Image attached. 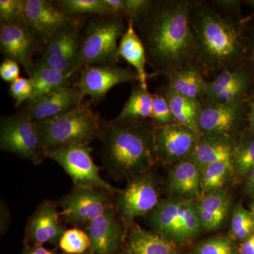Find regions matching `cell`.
I'll list each match as a JSON object with an SVG mask.
<instances>
[{"label": "cell", "instance_id": "6da1fadb", "mask_svg": "<svg viewBox=\"0 0 254 254\" xmlns=\"http://www.w3.org/2000/svg\"><path fill=\"white\" fill-rule=\"evenodd\" d=\"M191 6L190 0H153L131 21L145 47L147 63L157 74L166 76L195 66Z\"/></svg>", "mask_w": 254, "mask_h": 254}, {"label": "cell", "instance_id": "7a4b0ae2", "mask_svg": "<svg viewBox=\"0 0 254 254\" xmlns=\"http://www.w3.org/2000/svg\"><path fill=\"white\" fill-rule=\"evenodd\" d=\"M190 23L195 43V66L203 76L242 66L247 43L242 22L204 1H192Z\"/></svg>", "mask_w": 254, "mask_h": 254}, {"label": "cell", "instance_id": "3957f363", "mask_svg": "<svg viewBox=\"0 0 254 254\" xmlns=\"http://www.w3.org/2000/svg\"><path fill=\"white\" fill-rule=\"evenodd\" d=\"M155 125L150 120L123 121L114 119L104 126L100 156L105 168L120 177H133L148 171L157 158Z\"/></svg>", "mask_w": 254, "mask_h": 254}, {"label": "cell", "instance_id": "277c9868", "mask_svg": "<svg viewBox=\"0 0 254 254\" xmlns=\"http://www.w3.org/2000/svg\"><path fill=\"white\" fill-rule=\"evenodd\" d=\"M123 16L92 15L85 18L81 30L78 71L91 65L117 64L120 41L128 27Z\"/></svg>", "mask_w": 254, "mask_h": 254}, {"label": "cell", "instance_id": "5b68a950", "mask_svg": "<svg viewBox=\"0 0 254 254\" xmlns=\"http://www.w3.org/2000/svg\"><path fill=\"white\" fill-rule=\"evenodd\" d=\"M36 123L45 151L65 145H89L99 139L104 128L99 115L83 103L55 118Z\"/></svg>", "mask_w": 254, "mask_h": 254}, {"label": "cell", "instance_id": "8992f818", "mask_svg": "<svg viewBox=\"0 0 254 254\" xmlns=\"http://www.w3.org/2000/svg\"><path fill=\"white\" fill-rule=\"evenodd\" d=\"M88 145H69L50 148L45 157L58 164L72 180L75 188H89L111 193L115 189L100 176Z\"/></svg>", "mask_w": 254, "mask_h": 254}, {"label": "cell", "instance_id": "52a82bcc", "mask_svg": "<svg viewBox=\"0 0 254 254\" xmlns=\"http://www.w3.org/2000/svg\"><path fill=\"white\" fill-rule=\"evenodd\" d=\"M0 148L34 165L41 163L46 158L37 123L21 112L1 119Z\"/></svg>", "mask_w": 254, "mask_h": 254}, {"label": "cell", "instance_id": "ba28073f", "mask_svg": "<svg viewBox=\"0 0 254 254\" xmlns=\"http://www.w3.org/2000/svg\"><path fill=\"white\" fill-rule=\"evenodd\" d=\"M108 192L89 188H75L58 202L61 207L60 216L74 227L88 224L113 208Z\"/></svg>", "mask_w": 254, "mask_h": 254}, {"label": "cell", "instance_id": "9c48e42d", "mask_svg": "<svg viewBox=\"0 0 254 254\" xmlns=\"http://www.w3.org/2000/svg\"><path fill=\"white\" fill-rule=\"evenodd\" d=\"M248 115L245 100L232 103H203L198 119V131L200 136L225 135L233 138Z\"/></svg>", "mask_w": 254, "mask_h": 254}, {"label": "cell", "instance_id": "30bf717a", "mask_svg": "<svg viewBox=\"0 0 254 254\" xmlns=\"http://www.w3.org/2000/svg\"><path fill=\"white\" fill-rule=\"evenodd\" d=\"M81 76L75 86L84 98L90 97L93 101H101L108 92L118 84L138 81L136 71L131 67L123 68L118 64L86 66L80 69Z\"/></svg>", "mask_w": 254, "mask_h": 254}, {"label": "cell", "instance_id": "8fae6325", "mask_svg": "<svg viewBox=\"0 0 254 254\" xmlns=\"http://www.w3.org/2000/svg\"><path fill=\"white\" fill-rule=\"evenodd\" d=\"M158 203V187L148 171L131 178L117 200L120 216L127 222L151 213Z\"/></svg>", "mask_w": 254, "mask_h": 254}, {"label": "cell", "instance_id": "7c38bea8", "mask_svg": "<svg viewBox=\"0 0 254 254\" xmlns=\"http://www.w3.org/2000/svg\"><path fill=\"white\" fill-rule=\"evenodd\" d=\"M43 43L24 23H0V51L5 59L16 62L31 76L34 56L42 51Z\"/></svg>", "mask_w": 254, "mask_h": 254}, {"label": "cell", "instance_id": "4fadbf2b", "mask_svg": "<svg viewBox=\"0 0 254 254\" xmlns=\"http://www.w3.org/2000/svg\"><path fill=\"white\" fill-rule=\"evenodd\" d=\"M200 136L190 128L178 123L155 126L157 158L168 163H175L190 158Z\"/></svg>", "mask_w": 254, "mask_h": 254}, {"label": "cell", "instance_id": "5bb4252c", "mask_svg": "<svg viewBox=\"0 0 254 254\" xmlns=\"http://www.w3.org/2000/svg\"><path fill=\"white\" fill-rule=\"evenodd\" d=\"M22 6L23 23L36 34L42 43L60 28L79 18L65 14L53 1L22 0Z\"/></svg>", "mask_w": 254, "mask_h": 254}, {"label": "cell", "instance_id": "9a60e30c", "mask_svg": "<svg viewBox=\"0 0 254 254\" xmlns=\"http://www.w3.org/2000/svg\"><path fill=\"white\" fill-rule=\"evenodd\" d=\"M60 213L56 205L45 200L38 205L30 218L26 229L27 246L58 245L65 229L60 222Z\"/></svg>", "mask_w": 254, "mask_h": 254}, {"label": "cell", "instance_id": "2e32d148", "mask_svg": "<svg viewBox=\"0 0 254 254\" xmlns=\"http://www.w3.org/2000/svg\"><path fill=\"white\" fill-rule=\"evenodd\" d=\"M81 91L74 84L62 88L27 104L21 113L35 123L50 120L83 103Z\"/></svg>", "mask_w": 254, "mask_h": 254}, {"label": "cell", "instance_id": "e0dca14e", "mask_svg": "<svg viewBox=\"0 0 254 254\" xmlns=\"http://www.w3.org/2000/svg\"><path fill=\"white\" fill-rule=\"evenodd\" d=\"M86 232L91 242L90 250L95 254H116L124 237L122 225L113 208L88 224Z\"/></svg>", "mask_w": 254, "mask_h": 254}, {"label": "cell", "instance_id": "ac0fdd59", "mask_svg": "<svg viewBox=\"0 0 254 254\" xmlns=\"http://www.w3.org/2000/svg\"><path fill=\"white\" fill-rule=\"evenodd\" d=\"M200 169L190 158L174 163L168 180L170 193L182 199L193 200L201 195Z\"/></svg>", "mask_w": 254, "mask_h": 254}, {"label": "cell", "instance_id": "d6986e66", "mask_svg": "<svg viewBox=\"0 0 254 254\" xmlns=\"http://www.w3.org/2000/svg\"><path fill=\"white\" fill-rule=\"evenodd\" d=\"M236 145L231 136H200L190 158L200 169L216 162L232 160Z\"/></svg>", "mask_w": 254, "mask_h": 254}, {"label": "cell", "instance_id": "ffe728a7", "mask_svg": "<svg viewBox=\"0 0 254 254\" xmlns=\"http://www.w3.org/2000/svg\"><path fill=\"white\" fill-rule=\"evenodd\" d=\"M84 20V17L78 18L58 30L43 43L41 55H62L78 60Z\"/></svg>", "mask_w": 254, "mask_h": 254}, {"label": "cell", "instance_id": "44dd1931", "mask_svg": "<svg viewBox=\"0 0 254 254\" xmlns=\"http://www.w3.org/2000/svg\"><path fill=\"white\" fill-rule=\"evenodd\" d=\"M119 56L133 66L138 76V83L148 89L146 73L147 58L145 47L133 27V23L128 21V27L119 44Z\"/></svg>", "mask_w": 254, "mask_h": 254}, {"label": "cell", "instance_id": "7402d4cb", "mask_svg": "<svg viewBox=\"0 0 254 254\" xmlns=\"http://www.w3.org/2000/svg\"><path fill=\"white\" fill-rule=\"evenodd\" d=\"M124 254H177L171 240L139 227L132 229Z\"/></svg>", "mask_w": 254, "mask_h": 254}, {"label": "cell", "instance_id": "603a6c76", "mask_svg": "<svg viewBox=\"0 0 254 254\" xmlns=\"http://www.w3.org/2000/svg\"><path fill=\"white\" fill-rule=\"evenodd\" d=\"M229 204L230 199L225 190H215L203 194L195 203L201 226L207 230L220 226L226 217Z\"/></svg>", "mask_w": 254, "mask_h": 254}, {"label": "cell", "instance_id": "cb8c5ba5", "mask_svg": "<svg viewBox=\"0 0 254 254\" xmlns=\"http://www.w3.org/2000/svg\"><path fill=\"white\" fill-rule=\"evenodd\" d=\"M33 92L27 104L62 88L71 86L69 77L61 71L47 66L40 59L35 60L31 76Z\"/></svg>", "mask_w": 254, "mask_h": 254}, {"label": "cell", "instance_id": "d4e9b609", "mask_svg": "<svg viewBox=\"0 0 254 254\" xmlns=\"http://www.w3.org/2000/svg\"><path fill=\"white\" fill-rule=\"evenodd\" d=\"M166 77L167 86L173 91L190 100L203 103L208 81H205V76L196 66L175 71Z\"/></svg>", "mask_w": 254, "mask_h": 254}, {"label": "cell", "instance_id": "484cf974", "mask_svg": "<svg viewBox=\"0 0 254 254\" xmlns=\"http://www.w3.org/2000/svg\"><path fill=\"white\" fill-rule=\"evenodd\" d=\"M161 93L168 100L175 122L200 135L198 128V119L202 103L182 96L168 86L162 88Z\"/></svg>", "mask_w": 254, "mask_h": 254}, {"label": "cell", "instance_id": "4316f807", "mask_svg": "<svg viewBox=\"0 0 254 254\" xmlns=\"http://www.w3.org/2000/svg\"><path fill=\"white\" fill-rule=\"evenodd\" d=\"M153 94L138 85L132 88L131 95L116 120L140 121L150 120Z\"/></svg>", "mask_w": 254, "mask_h": 254}, {"label": "cell", "instance_id": "83f0119b", "mask_svg": "<svg viewBox=\"0 0 254 254\" xmlns=\"http://www.w3.org/2000/svg\"><path fill=\"white\" fill-rule=\"evenodd\" d=\"M252 78L250 70L244 66L222 71L215 76L212 81L207 82L203 103L213 99L214 97L222 92L235 87L250 86Z\"/></svg>", "mask_w": 254, "mask_h": 254}, {"label": "cell", "instance_id": "f1b7e54d", "mask_svg": "<svg viewBox=\"0 0 254 254\" xmlns=\"http://www.w3.org/2000/svg\"><path fill=\"white\" fill-rule=\"evenodd\" d=\"M182 198H170L163 200L150 214V222L160 235L171 240L175 227L178 222Z\"/></svg>", "mask_w": 254, "mask_h": 254}, {"label": "cell", "instance_id": "f546056e", "mask_svg": "<svg viewBox=\"0 0 254 254\" xmlns=\"http://www.w3.org/2000/svg\"><path fill=\"white\" fill-rule=\"evenodd\" d=\"M178 218L171 241L186 240L196 235L202 227L193 200L182 198Z\"/></svg>", "mask_w": 254, "mask_h": 254}, {"label": "cell", "instance_id": "4dcf8cb0", "mask_svg": "<svg viewBox=\"0 0 254 254\" xmlns=\"http://www.w3.org/2000/svg\"><path fill=\"white\" fill-rule=\"evenodd\" d=\"M232 173V160L216 162L200 169L201 193L220 190Z\"/></svg>", "mask_w": 254, "mask_h": 254}, {"label": "cell", "instance_id": "1f68e13d", "mask_svg": "<svg viewBox=\"0 0 254 254\" xmlns=\"http://www.w3.org/2000/svg\"><path fill=\"white\" fill-rule=\"evenodd\" d=\"M53 1L63 13L72 17L83 18L85 15L113 14L104 0H57Z\"/></svg>", "mask_w": 254, "mask_h": 254}, {"label": "cell", "instance_id": "d6a6232c", "mask_svg": "<svg viewBox=\"0 0 254 254\" xmlns=\"http://www.w3.org/2000/svg\"><path fill=\"white\" fill-rule=\"evenodd\" d=\"M232 172L237 176H248L254 169V136L242 138L234 152L232 159Z\"/></svg>", "mask_w": 254, "mask_h": 254}, {"label": "cell", "instance_id": "836d02e7", "mask_svg": "<svg viewBox=\"0 0 254 254\" xmlns=\"http://www.w3.org/2000/svg\"><path fill=\"white\" fill-rule=\"evenodd\" d=\"M58 245L65 254H81L91 248L88 234L78 227L65 230Z\"/></svg>", "mask_w": 254, "mask_h": 254}, {"label": "cell", "instance_id": "e575fe53", "mask_svg": "<svg viewBox=\"0 0 254 254\" xmlns=\"http://www.w3.org/2000/svg\"><path fill=\"white\" fill-rule=\"evenodd\" d=\"M254 230V214L238 205L234 210L231 222L232 235L237 240H247Z\"/></svg>", "mask_w": 254, "mask_h": 254}, {"label": "cell", "instance_id": "d590c367", "mask_svg": "<svg viewBox=\"0 0 254 254\" xmlns=\"http://www.w3.org/2000/svg\"><path fill=\"white\" fill-rule=\"evenodd\" d=\"M150 120L156 127L177 123L170 110L168 100L161 92L153 94Z\"/></svg>", "mask_w": 254, "mask_h": 254}, {"label": "cell", "instance_id": "8d00e7d4", "mask_svg": "<svg viewBox=\"0 0 254 254\" xmlns=\"http://www.w3.org/2000/svg\"><path fill=\"white\" fill-rule=\"evenodd\" d=\"M235 245L229 237H219L202 242L197 247L195 254H235Z\"/></svg>", "mask_w": 254, "mask_h": 254}, {"label": "cell", "instance_id": "74e56055", "mask_svg": "<svg viewBox=\"0 0 254 254\" xmlns=\"http://www.w3.org/2000/svg\"><path fill=\"white\" fill-rule=\"evenodd\" d=\"M23 23L22 0L0 1V23Z\"/></svg>", "mask_w": 254, "mask_h": 254}, {"label": "cell", "instance_id": "f35d334b", "mask_svg": "<svg viewBox=\"0 0 254 254\" xmlns=\"http://www.w3.org/2000/svg\"><path fill=\"white\" fill-rule=\"evenodd\" d=\"M39 59L47 66L65 73L69 78L78 71V60L75 58L62 55H41Z\"/></svg>", "mask_w": 254, "mask_h": 254}, {"label": "cell", "instance_id": "ab89813d", "mask_svg": "<svg viewBox=\"0 0 254 254\" xmlns=\"http://www.w3.org/2000/svg\"><path fill=\"white\" fill-rule=\"evenodd\" d=\"M33 83L31 78L19 77L10 83L9 93L15 101V107L18 108L23 103H28L33 95Z\"/></svg>", "mask_w": 254, "mask_h": 254}, {"label": "cell", "instance_id": "60d3db41", "mask_svg": "<svg viewBox=\"0 0 254 254\" xmlns=\"http://www.w3.org/2000/svg\"><path fill=\"white\" fill-rule=\"evenodd\" d=\"M153 0H125L126 18L132 22L145 13L151 6Z\"/></svg>", "mask_w": 254, "mask_h": 254}, {"label": "cell", "instance_id": "b9f144b4", "mask_svg": "<svg viewBox=\"0 0 254 254\" xmlns=\"http://www.w3.org/2000/svg\"><path fill=\"white\" fill-rule=\"evenodd\" d=\"M222 14L240 21V1L237 0H215L210 1Z\"/></svg>", "mask_w": 254, "mask_h": 254}, {"label": "cell", "instance_id": "7bdbcfd3", "mask_svg": "<svg viewBox=\"0 0 254 254\" xmlns=\"http://www.w3.org/2000/svg\"><path fill=\"white\" fill-rule=\"evenodd\" d=\"M19 64L14 60L5 59L0 64V77L3 81L11 83L19 78Z\"/></svg>", "mask_w": 254, "mask_h": 254}, {"label": "cell", "instance_id": "ee69618b", "mask_svg": "<svg viewBox=\"0 0 254 254\" xmlns=\"http://www.w3.org/2000/svg\"><path fill=\"white\" fill-rule=\"evenodd\" d=\"M104 1L105 4L110 8L112 14L126 18L125 0H104Z\"/></svg>", "mask_w": 254, "mask_h": 254}, {"label": "cell", "instance_id": "f6af8a7d", "mask_svg": "<svg viewBox=\"0 0 254 254\" xmlns=\"http://www.w3.org/2000/svg\"><path fill=\"white\" fill-rule=\"evenodd\" d=\"M21 254H60L55 250H50L43 246H27L23 248Z\"/></svg>", "mask_w": 254, "mask_h": 254}, {"label": "cell", "instance_id": "bcb514c9", "mask_svg": "<svg viewBox=\"0 0 254 254\" xmlns=\"http://www.w3.org/2000/svg\"><path fill=\"white\" fill-rule=\"evenodd\" d=\"M9 212L6 208V205L4 204L1 201V227H0V230H1V235L4 234L5 232L7 230L8 227L9 225Z\"/></svg>", "mask_w": 254, "mask_h": 254}, {"label": "cell", "instance_id": "7dc6e473", "mask_svg": "<svg viewBox=\"0 0 254 254\" xmlns=\"http://www.w3.org/2000/svg\"><path fill=\"white\" fill-rule=\"evenodd\" d=\"M241 254H254V235L249 237L240 248Z\"/></svg>", "mask_w": 254, "mask_h": 254}, {"label": "cell", "instance_id": "c3c4849f", "mask_svg": "<svg viewBox=\"0 0 254 254\" xmlns=\"http://www.w3.org/2000/svg\"><path fill=\"white\" fill-rule=\"evenodd\" d=\"M248 121L250 128L254 133V98L251 100L249 104Z\"/></svg>", "mask_w": 254, "mask_h": 254}, {"label": "cell", "instance_id": "681fc988", "mask_svg": "<svg viewBox=\"0 0 254 254\" xmlns=\"http://www.w3.org/2000/svg\"><path fill=\"white\" fill-rule=\"evenodd\" d=\"M250 48V62L251 68H252L251 73H252H252H254V35L252 36V40H251Z\"/></svg>", "mask_w": 254, "mask_h": 254}, {"label": "cell", "instance_id": "f907efd6", "mask_svg": "<svg viewBox=\"0 0 254 254\" xmlns=\"http://www.w3.org/2000/svg\"><path fill=\"white\" fill-rule=\"evenodd\" d=\"M248 190L254 193V169L248 175V180L247 183Z\"/></svg>", "mask_w": 254, "mask_h": 254}, {"label": "cell", "instance_id": "816d5d0a", "mask_svg": "<svg viewBox=\"0 0 254 254\" xmlns=\"http://www.w3.org/2000/svg\"><path fill=\"white\" fill-rule=\"evenodd\" d=\"M247 4L251 5L254 9V0H251V1H247Z\"/></svg>", "mask_w": 254, "mask_h": 254}, {"label": "cell", "instance_id": "f5cc1de1", "mask_svg": "<svg viewBox=\"0 0 254 254\" xmlns=\"http://www.w3.org/2000/svg\"><path fill=\"white\" fill-rule=\"evenodd\" d=\"M81 254H93V252H92L91 250H88V251H87V252H84V253Z\"/></svg>", "mask_w": 254, "mask_h": 254}, {"label": "cell", "instance_id": "db71d44e", "mask_svg": "<svg viewBox=\"0 0 254 254\" xmlns=\"http://www.w3.org/2000/svg\"><path fill=\"white\" fill-rule=\"evenodd\" d=\"M252 211H253V213L254 214V202L253 204H252Z\"/></svg>", "mask_w": 254, "mask_h": 254}]
</instances>
